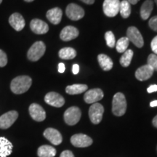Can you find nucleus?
<instances>
[{"instance_id": "aec40b11", "label": "nucleus", "mask_w": 157, "mask_h": 157, "mask_svg": "<svg viewBox=\"0 0 157 157\" xmlns=\"http://www.w3.org/2000/svg\"><path fill=\"white\" fill-rule=\"evenodd\" d=\"M13 144L4 137H0V157H7L13 152Z\"/></svg>"}, {"instance_id": "f704fd0d", "label": "nucleus", "mask_w": 157, "mask_h": 157, "mask_svg": "<svg viewBox=\"0 0 157 157\" xmlns=\"http://www.w3.org/2000/svg\"><path fill=\"white\" fill-rule=\"evenodd\" d=\"M147 91H148V93H154V92L157 91V85L156 84H153V85H151L148 89H147Z\"/></svg>"}, {"instance_id": "f03ea898", "label": "nucleus", "mask_w": 157, "mask_h": 157, "mask_svg": "<svg viewBox=\"0 0 157 157\" xmlns=\"http://www.w3.org/2000/svg\"><path fill=\"white\" fill-rule=\"evenodd\" d=\"M127 110V101L121 93H116L112 101V112L117 117H121Z\"/></svg>"}, {"instance_id": "4468645a", "label": "nucleus", "mask_w": 157, "mask_h": 157, "mask_svg": "<svg viewBox=\"0 0 157 157\" xmlns=\"http://www.w3.org/2000/svg\"><path fill=\"white\" fill-rule=\"evenodd\" d=\"M44 137L50 141L52 144L58 146L63 141V137L60 132L54 128H48L44 130Z\"/></svg>"}, {"instance_id": "7c9ffc66", "label": "nucleus", "mask_w": 157, "mask_h": 157, "mask_svg": "<svg viewBox=\"0 0 157 157\" xmlns=\"http://www.w3.org/2000/svg\"><path fill=\"white\" fill-rule=\"evenodd\" d=\"M7 64V56L3 50H0V67H5Z\"/></svg>"}, {"instance_id": "20e7f679", "label": "nucleus", "mask_w": 157, "mask_h": 157, "mask_svg": "<svg viewBox=\"0 0 157 157\" xmlns=\"http://www.w3.org/2000/svg\"><path fill=\"white\" fill-rule=\"evenodd\" d=\"M81 110L76 106H71L65 111L63 117L65 122L70 126L77 124L81 119Z\"/></svg>"}, {"instance_id": "5701e85b", "label": "nucleus", "mask_w": 157, "mask_h": 157, "mask_svg": "<svg viewBox=\"0 0 157 157\" xmlns=\"http://www.w3.org/2000/svg\"><path fill=\"white\" fill-rule=\"evenodd\" d=\"M98 60L102 69L108 71H110L113 67V61L109 56L104 54H100L98 56Z\"/></svg>"}, {"instance_id": "ddd939ff", "label": "nucleus", "mask_w": 157, "mask_h": 157, "mask_svg": "<svg viewBox=\"0 0 157 157\" xmlns=\"http://www.w3.org/2000/svg\"><path fill=\"white\" fill-rule=\"evenodd\" d=\"M29 113L31 118L36 121H42L46 119V112L40 105L32 103L29 106Z\"/></svg>"}, {"instance_id": "c03bdc74", "label": "nucleus", "mask_w": 157, "mask_h": 157, "mask_svg": "<svg viewBox=\"0 0 157 157\" xmlns=\"http://www.w3.org/2000/svg\"><path fill=\"white\" fill-rule=\"evenodd\" d=\"M2 2V0H0V4Z\"/></svg>"}, {"instance_id": "2f4dec72", "label": "nucleus", "mask_w": 157, "mask_h": 157, "mask_svg": "<svg viewBox=\"0 0 157 157\" xmlns=\"http://www.w3.org/2000/svg\"><path fill=\"white\" fill-rule=\"evenodd\" d=\"M150 28L155 31H157V16H154L150 19L148 22Z\"/></svg>"}, {"instance_id": "7ed1b4c3", "label": "nucleus", "mask_w": 157, "mask_h": 157, "mask_svg": "<svg viewBox=\"0 0 157 157\" xmlns=\"http://www.w3.org/2000/svg\"><path fill=\"white\" fill-rule=\"evenodd\" d=\"M45 50L46 46L44 43L42 41H38L35 42L29 50L27 52V58L31 61H37L44 56Z\"/></svg>"}, {"instance_id": "dca6fc26", "label": "nucleus", "mask_w": 157, "mask_h": 157, "mask_svg": "<svg viewBox=\"0 0 157 157\" xmlns=\"http://www.w3.org/2000/svg\"><path fill=\"white\" fill-rule=\"evenodd\" d=\"M10 25L17 31H22L25 27V22L23 17L20 13H15L10 15L9 18Z\"/></svg>"}, {"instance_id": "6ab92c4d", "label": "nucleus", "mask_w": 157, "mask_h": 157, "mask_svg": "<svg viewBox=\"0 0 157 157\" xmlns=\"http://www.w3.org/2000/svg\"><path fill=\"white\" fill-rule=\"evenodd\" d=\"M63 12L61 9L58 8V7H55V8L49 10L47 13V18L50 21L52 24L58 25L60 23L62 19Z\"/></svg>"}, {"instance_id": "72a5a7b5", "label": "nucleus", "mask_w": 157, "mask_h": 157, "mask_svg": "<svg viewBox=\"0 0 157 157\" xmlns=\"http://www.w3.org/2000/svg\"><path fill=\"white\" fill-rule=\"evenodd\" d=\"M60 157H74V155L71 151H63L60 155Z\"/></svg>"}, {"instance_id": "423d86ee", "label": "nucleus", "mask_w": 157, "mask_h": 157, "mask_svg": "<svg viewBox=\"0 0 157 157\" xmlns=\"http://www.w3.org/2000/svg\"><path fill=\"white\" fill-rule=\"evenodd\" d=\"M119 0H104L103 9L108 17H115L119 12Z\"/></svg>"}, {"instance_id": "b1692460", "label": "nucleus", "mask_w": 157, "mask_h": 157, "mask_svg": "<svg viewBox=\"0 0 157 157\" xmlns=\"http://www.w3.org/2000/svg\"><path fill=\"white\" fill-rule=\"evenodd\" d=\"M87 89L88 87L86 84H75L66 87V92L69 95H78L87 91Z\"/></svg>"}, {"instance_id": "cd10ccee", "label": "nucleus", "mask_w": 157, "mask_h": 157, "mask_svg": "<svg viewBox=\"0 0 157 157\" xmlns=\"http://www.w3.org/2000/svg\"><path fill=\"white\" fill-rule=\"evenodd\" d=\"M129 42V40L127 37H122V38L119 39L115 45L117 52H120V53H124L127 50Z\"/></svg>"}, {"instance_id": "e433bc0d", "label": "nucleus", "mask_w": 157, "mask_h": 157, "mask_svg": "<svg viewBox=\"0 0 157 157\" xmlns=\"http://www.w3.org/2000/svg\"><path fill=\"white\" fill-rule=\"evenodd\" d=\"M65 69H66V67H65V65L63 63H60L58 64V71L60 73H63L65 71Z\"/></svg>"}, {"instance_id": "37998d69", "label": "nucleus", "mask_w": 157, "mask_h": 157, "mask_svg": "<svg viewBox=\"0 0 157 157\" xmlns=\"http://www.w3.org/2000/svg\"><path fill=\"white\" fill-rule=\"evenodd\" d=\"M155 2H156V5H157V0H155Z\"/></svg>"}, {"instance_id": "c756f323", "label": "nucleus", "mask_w": 157, "mask_h": 157, "mask_svg": "<svg viewBox=\"0 0 157 157\" xmlns=\"http://www.w3.org/2000/svg\"><path fill=\"white\" fill-rule=\"evenodd\" d=\"M148 65L151 67L153 69L157 71V56L155 54L149 55L148 58Z\"/></svg>"}, {"instance_id": "1a4fd4ad", "label": "nucleus", "mask_w": 157, "mask_h": 157, "mask_svg": "<svg viewBox=\"0 0 157 157\" xmlns=\"http://www.w3.org/2000/svg\"><path fill=\"white\" fill-rule=\"evenodd\" d=\"M66 13L68 18L72 21H78L84 16V11L82 7L74 3H71L67 6Z\"/></svg>"}, {"instance_id": "58836bf2", "label": "nucleus", "mask_w": 157, "mask_h": 157, "mask_svg": "<svg viewBox=\"0 0 157 157\" xmlns=\"http://www.w3.org/2000/svg\"><path fill=\"white\" fill-rule=\"evenodd\" d=\"M152 123H153V125L157 128V115L154 118V119H153Z\"/></svg>"}, {"instance_id": "a211bd4d", "label": "nucleus", "mask_w": 157, "mask_h": 157, "mask_svg": "<svg viewBox=\"0 0 157 157\" xmlns=\"http://www.w3.org/2000/svg\"><path fill=\"white\" fill-rule=\"evenodd\" d=\"M154 70L149 65H145L137 68L135 71V77L139 81H146L151 77Z\"/></svg>"}, {"instance_id": "9b49d317", "label": "nucleus", "mask_w": 157, "mask_h": 157, "mask_svg": "<svg viewBox=\"0 0 157 157\" xmlns=\"http://www.w3.org/2000/svg\"><path fill=\"white\" fill-rule=\"evenodd\" d=\"M44 101L48 105L56 108L62 107L65 103L63 97L55 92H50L47 94L44 97Z\"/></svg>"}, {"instance_id": "39448f33", "label": "nucleus", "mask_w": 157, "mask_h": 157, "mask_svg": "<svg viewBox=\"0 0 157 157\" xmlns=\"http://www.w3.org/2000/svg\"><path fill=\"white\" fill-rule=\"evenodd\" d=\"M104 112V108L101 104L95 103L91 105L89 109V117L94 124H98L102 121Z\"/></svg>"}, {"instance_id": "79ce46f5", "label": "nucleus", "mask_w": 157, "mask_h": 157, "mask_svg": "<svg viewBox=\"0 0 157 157\" xmlns=\"http://www.w3.org/2000/svg\"><path fill=\"white\" fill-rule=\"evenodd\" d=\"M24 1L27 2H33L34 0H24Z\"/></svg>"}, {"instance_id": "ea45409f", "label": "nucleus", "mask_w": 157, "mask_h": 157, "mask_svg": "<svg viewBox=\"0 0 157 157\" xmlns=\"http://www.w3.org/2000/svg\"><path fill=\"white\" fill-rule=\"evenodd\" d=\"M150 106L151 107H156V106H157V101H154L151 102Z\"/></svg>"}, {"instance_id": "c9c22d12", "label": "nucleus", "mask_w": 157, "mask_h": 157, "mask_svg": "<svg viewBox=\"0 0 157 157\" xmlns=\"http://www.w3.org/2000/svg\"><path fill=\"white\" fill-rule=\"evenodd\" d=\"M72 71H73L74 74H77L79 71V66L78 64H74L73 68H72Z\"/></svg>"}, {"instance_id": "bb28decb", "label": "nucleus", "mask_w": 157, "mask_h": 157, "mask_svg": "<svg viewBox=\"0 0 157 157\" xmlns=\"http://www.w3.org/2000/svg\"><path fill=\"white\" fill-rule=\"evenodd\" d=\"M133 57V51L132 50H127L124 52L120 58V64L123 67H128L131 63Z\"/></svg>"}, {"instance_id": "f8f14e48", "label": "nucleus", "mask_w": 157, "mask_h": 157, "mask_svg": "<svg viewBox=\"0 0 157 157\" xmlns=\"http://www.w3.org/2000/svg\"><path fill=\"white\" fill-rule=\"evenodd\" d=\"M104 94L99 88H95L88 90L84 95V100L88 104L95 103L103 99Z\"/></svg>"}, {"instance_id": "f257e3e1", "label": "nucleus", "mask_w": 157, "mask_h": 157, "mask_svg": "<svg viewBox=\"0 0 157 157\" xmlns=\"http://www.w3.org/2000/svg\"><path fill=\"white\" fill-rule=\"evenodd\" d=\"M32 79L29 76H18L12 80L10 90L13 93L20 95L27 92L31 87Z\"/></svg>"}, {"instance_id": "393cba45", "label": "nucleus", "mask_w": 157, "mask_h": 157, "mask_svg": "<svg viewBox=\"0 0 157 157\" xmlns=\"http://www.w3.org/2000/svg\"><path fill=\"white\" fill-rule=\"evenodd\" d=\"M59 57L63 60H71L76 56V52L74 48H64L59 51Z\"/></svg>"}, {"instance_id": "a878e982", "label": "nucleus", "mask_w": 157, "mask_h": 157, "mask_svg": "<svg viewBox=\"0 0 157 157\" xmlns=\"http://www.w3.org/2000/svg\"><path fill=\"white\" fill-rule=\"evenodd\" d=\"M119 13L121 15V17L124 18H127L131 13V7L130 4L127 0H123L120 2L119 5Z\"/></svg>"}, {"instance_id": "2eb2a0df", "label": "nucleus", "mask_w": 157, "mask_h": 157, "mask_svg": "<svg viewBox=\"0 0 157 157\" xmlns=\"http://www.w3.org/2000/svg\"><path fill=\"white\" fill-rule=\"evenodd\" d=\"M30 28L36 34H44L48 32L49 26L48 23L40 19H33L30 23Z\"/></svg>"}, {"instance_id": "412c9836", "label": "nucleus", "mask_w": 157, "mask_h": 157, "mask_svg": "<svg viewBox=\"0 0 157 157\" xmlns=\"http://www.w3.org/2000/svg\"><path fill=\"white\" fill-rule=\"evenodd\" d=\"M154 9V2L152 0H146L141 6L140 16L143 20L146 21L151 15V13Z\"/></svg>"}, {"instance_id": "0eeeda50", "label": "nucleus", "mask_w": 157, "mask_h": 157, "mask_svg": "<svg viewBox=\"0 0 157 157\" xmlns=\"http://www.w3.org/2000/svg\"><path fill=\"white\" fill-rule=\"evenodd\" d=\"M93 139L84 134H76L71 137V143L77 148H86L93 144Z\"/></svg>"}, {"instance_id": "a19ab883", "label": "nucleus", "mask_w": 157, "mask_h": 157, "mask_svg": "<svg viewBox=\"0 0 157 157\" xmlns=\"http://www.w3.org/2000/svg\"><path fill=\"white\" fill-rule=\"evenodd\" d=\"M129 2V4H132V5H135L139 2V0H127Z\"/></svg>"}, {"instance_id": "f3484780", "label": "nucleus", "mask_w": 157, "mask_h": 157, "mask_svg": "<svg viewBox=\"0 0 157 157\" xmlns=\"http://www.w3.org/2000/svg\"><path fill=\"white\" fill-rule=\"evenodd\" d=\"M78 36V30L76 27L68 25L62 29L60 34V38L65 42L76 39Z\"/></svg>"}, {"instance_id": "4be33fe9", "label": "nucleus", "mask_w": 157, "mask_h": 157, "mask_svg": "<svg viewBox=\"0 0 157 157\" xmlns=\"http://www.w3.org/2000/svg\"><path fill=\"white\" fill-rule=\"evenodd\" d=\"M37 155L39 157H54L56 155V149L52 146L44 145L38 148Z\"/></svg>"}, {"instance_id": "9d476101", "label": "nucleus", "mask_w": 157, "mask_h": 157, "mask_svg": "<svg viewBox=\"0 0 157 157\" xmlns=\"http://www.w3.org/2000/svg\"><path fill=\"white\" fill-rule=\"evenodd\" d=\"M127 37L137 48H141L144 44V41H143L142 35L136 27H129L127 31Z\"/></svg>"}, {"instance_id": "c85d7f7f", "label": "nucleus", "mask_w": 157, "mask_h": 157, "mask_svg": "<svg viewBox=\"0 0 157 157\" xmlns=\"http://www.w3.org/2000/svg\"><path fill=\"white\" fill-rule=\"evenodd\" d=\"M105 39L106 44L109 48H114L116 45V39L112 31H107L105 34Z\"/></svg>"}, {"instance_id": "6e6552de", "label": "nucleus", "mask_w": 157, "mask_h": 157, "mask_svg": "<svg viewBox=\"0 0 157 157\" xmlns=\"http://www.w3.org/2000/svg\"><path fill=\"white\" fill-rule=\"evenodd\" d=\"M18 117L16 111H10L0 117V129H6L10 127Z\"/></svg>"}, {"instance_id": "4c0bfd02", "label": "nucleus", "mask_w": 157, "mask_h": 157, "mask_svg": "<svg viewBox=\"0 0 157 157\" xmlns=\"http://www.w3.org/2000/svg\"><path fill=\"white\" fill-rule=\"evenodd\" d=\"M81 1L85 4H87V5H93L95 2V0H81Z\"/></svg>"}, {"instance_id": "473e14b6", "label": "nucleus", "mask_w": 157, "mask_h": 157, "mask_svg": "<svg viewBox=\"0 0 157 157\" xmlns=\"http://www.w3.org/2000/svg\"><path fill=\"white\" fill-rule=\"evenodd\" d=\"M151 50L154 52L155 55H157V36H155L151 43Z\"/></svg>"}]
</instances>
